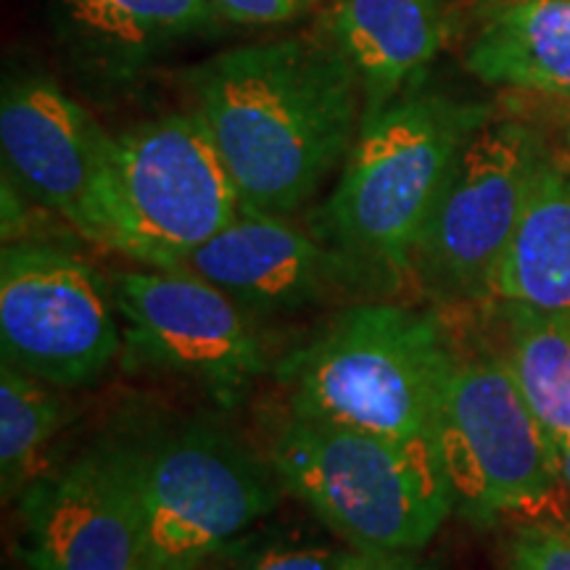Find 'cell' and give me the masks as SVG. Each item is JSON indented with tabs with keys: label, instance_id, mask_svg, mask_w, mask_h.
<instances>
[{
	"label": "cell",
	"instance_id": "6da1fadb",
	"mask_svg": "<svg viewBox=\"0 0 570 570\" xmlns=\"http://www.w3.org/2000/svg\"><path fill=\"white\" fill-rule=\"evenodd\" d=\"M188 88L244 212L302 209L362 125L360 82L327 38L230 48L190 71Z\"/></svg>",
	"mask_w": 570,
	"mask_h": 570
},
{
	"label": "cell",
	"instance_id": "7a4b0ae2",
	"mask_svg": "<svg viewBox=\"0 0 570 570\" xmlns=\"http://www.w3.org/2000/svg\"><path fill=\"white\" fill-rule=\"evenodd\" d=\"M489 106L412 82L362 117L317 235L365 267L383 288L410 281L412 252L449 173Z\"/></svg>",
	"mask_w": 570,
	"mask_h": 570
},
{
	"label": "cell",
	"instance_id": "3957f363",
	"mask_svg": "<svg viewBox=\"0 0 570 570\" xmlns=\"http://www.w3.org/2000/svg\"><path fill=\"white\" fill-rule=\"evenodd\" d=\"M458 352L428 312L354 304L283 365L288 415L436 444Z\"/></svg>",
	"mask_w": 570,
	"mask_h": 570
},
{
	"label": "cell",
	"instance_id": "277c9868",
	"mask_svg": "<svg viewBox=\"0 0 570 570\" xmlns=\"http://www.w3.org/2000/svg\"><path fill=\"white\" fill-rule=\"evenodd\" d=\"M267 458L285 494L352 550L420 552L454 512L428 441L288 415Z\"/></svg>",
	"mask_w": 570,
	"mask_h": 570
},
{
	"label": "cell",
	"instance_id": "5b68a950",
	"mask_svg": "<svg viewBox=\"0 0 570 570\" xmlns=\"http://www.w3.org/2000/svg\"><path fill=\"white\" fill-rule=\"evenodd\" d=\"M273 462L230 431L190 423L142 444L135 570H204L283 497Z\"/></svg>",
	"mask_w": 570,
	"mask_h": 570
},
{
	"label": "cell",
	"instance_id": "8992f818",
	"mask_svg": "<svg viewBox=\"0 0 570 570\" xmlns=\"http://www.w3.org/2000/svg\"><path fill=\"white\" fill-rule=\"evenodd\" d=\"M238 214V188L196 111L114 138V254L177 269Z\"/></svg>",
	"mask_w": 570,
	"mask_h": 570
},
{
	"label": "cell",
	"instance_id": "52a82bcc",
	"mask_svg": "<svg viewBox=\"0 0 570 570\" xmlns=\"http://www.w3.org/2000/svg\"><path fill=\"white\" fill-rule=\"evenodd\" d=\"M544 138L520 119L489 117L470 135L412 252L410 277L433 302H489L491 281L520 223Z\"/></svg>",
	"mask_w": 570,
	"mask_h": 570
},
{
	"label": "cell",
	"instance_id": "ba28073f",
	"mask_svg": "<svg viewBox=\"0 0 570 570\" xmlns=\"http://www.w3.org/2000/svg\"><path fill=\"white\" fill-rule=\"evenodd\" d=\"M436 446L454 512L475 523L544 510L562 491L554 441L502 354L458 356Z\"/></svg>",
	"mask_w": 570,
	"mask_h": 570
},
{
	"label": "cell",
	"instance_id": "9c48e42d",
	"mask_svg": "<svg viewBox=\"0 0 570 570\" xmlns=\"http://www.w3.org/2000/svg\"><path fill=\"white\" fill-rule=\"evenodd\" d=\"M0 348L6 362L56 389L98 381L122 352L111 277L46 240L3 244Z\"/></svg>",
	"mask_w": 570,
	"mask_h": 570
},
{
	"label": "cell",
	"instance_id": "30bf717a",
	"mask_svg": "<svg viewBox=\"0 0 570 570\" xmlns=\"http://www.w3.org/2000/svg\"><path fill=\"white\" fill-rule=\"evenodd\" d=\"M127 365L202 389L223 407L244 402L267 370L252 315L217 285L185 269L111 275Z\"/></svg>",
	"mask_w": 570,
	"mask_h": 570
},
{
	"label": "cell",
	"instance_id": "8fae6325",
	"mask_svg": "<svg viewBox=\"0 0 570 570\" xmlns=\"http://www.w3.org/2000/svg\"><path fill=\"white\" fill-rule=\"evenodd\" d=\"M146 441L104 439L42 470L17 499L27 570H135Z\"/></svg>",
	"mask_w": 570,
	"mask_h": 570
},
{
	"label": "cell",
	"instance_id": "7c38bea8",
	"mask_svg": "<svg viewBox=\"0 0 570 570\" xmlns=\"http://www.w3.org/2000/svg\"><path fill=\"white\" fill-rule=\"evenodd\" d=\"M0 146L6 167L42 206L90 244L114 246V135L46 77L3 88Z\"/></svg>",
	"mask_w": 570,
	"mask_h": 570
},
{
	"label": "cell",
	"instance_id": "4fadbf2b",
	"mask_svg": "<svg viewBox=\"0 0 570 570\" xmlns=\"http://www.w3.org/2000/svg\"><path fill=\"white\" fill-rule=\"evenodd\" d=\"M177 269L235 298L248 315H294L377 288L365 267L281 214L244 212Z\"/></svg>",
	"mask_w": 570,
	"mask_h": 570
},
{
	"label": "cell",
	"instance_id": "5bb4252c",
	"mask_svg": "<svg viewBox=\"0 0 570 570\" xmlns=\"http://www.w3.org/2000/svg\"><path fill=\"white\" fill-rule=\"evenodd\" d=\"M325 32L354 69L365 117L423 80L446 46L449 9L446 0H338Z\"/></svg>",
	"mask_w": 570,
	"mask_h": 570
},
{
	"label": "cell",
	"instance_id": "9a60e30c",
	"mask_svg": "<svg viewBox=\"0 0 570 570\" xmlns=\"http://www.w3.org/2000/svg\"><path fill=\"white\" fill-rule=\"evenodd\" d=\"M489 302L570 317V164L550 156L539 169Z\"/></svg>",
	"mask_w": 570,
	"mask_h": 570
},
{
	"label": "cell",
	"instance_id": "2e32d148",
	"mask_svg": "<svg viewBox=\"0 0 570 570\" xmlns=\"http://www.w3.org/2000/svg\"><path fill=\"white\" fill-rule=\"evenodd\" d=\"M61 13L77 51L114 77L225 19L214 0H61Z\"/></svg>",
	"mask_w": 570,
	"mask_h": 570
},
{
	"label": "cell",
	"instance_id": "e0dca14e",
	"mask_svg": "<svg viewBox=\"0 0 570 570\" xmlns=\"http://www.w3.org/2000/svg\"><path fill=\"white\" fill-rule=\"evenodd\" d=\"M468 69L489 85L570 96V0H510L470 42Z\"/></svg>",
	"mask_w": 570,
	"mask_h": 570
},
{
	"label": "cell",
	"instance_id": "ac0fdd59",
	"mask_svg": "<svg viewBox=\"0 0 570 570\" xmlns=\"http://www.w3.org/2000/svg\"><path fill=\"white\" fill-rule=\"evenodd\" d=\"M512 377L552 441L570 436V317L499 304Z\"/></svg>",
	"mask_w": 570,
	"mask_h": 570
},
{
	"label": "cell",
	"instance_id": "d6986e66",
	"mask_svg": "<svg viewBox=\"0 0 570 570\" xmlns=\"http://www.w3.org/2000/svg\"><path fill=\"white\" fill-rule=\"evenodd\" d=\"M51 383L11 362L0 367V491L17 502L42 473V458L63 428L67 410Z\"/></svg>",
	"mask_w": 570,
	"mask_h": 570
},
{
	"label": "cell",
	"instance_id": "ffe728a7",
	"mask_svg": "<svg viewBox=\"0 0 570 570\" xmlns=\"http://www.w3.org/2000/svg\"><path fill=\"white\" fill-rule=\"evenodd\" d=\"M346 547L306 529H254L204 570H338Z\"/></svg>",
	"mask_w": 570,
	"mask_h": 570
},
{
	"label": "cell",
	"instance_id": "44dd1931",
	"mask_svg": "<svg viewBox=\"0 0 570 570\" xmlns=\"http://www.w3.org/2000/svg\"><path fill=\"white\" fill-rule=\"evenodd\" d=\"M510 570H570V531L533 523L510 541Z\"/></svg>",
	"mask_w": 570,
	"mask_h": 570
},
{
	"label": "cell",
	"instance_id": "7402d4cb",
	"mask_svg": "<svg viewBox=\"0 0 570 570\" xmlns=\"http://www.w3.org/2000/svg\"><path fill=\"white\" fill-rule=\"evenodd\" d=\"M227 21L246 27L281 24L302 13L312 0H214Z\"/></svg>",
	"mask_w": 570,
	"mask_h": 570
},
{
	"label": "cell",
	"instance_id": "603a6c76",
	"mask_svg": "<svg viewBox=\"0 0 570 570\" xmlns=\"http://www.w3.org/2000/svg\"><path fill=\"white\" fill-rule=\"evenodd\" d=\"M338 570H436L431 562L420 560L417 552L389 550H352L346 547Z\"/></svg>",
	"mask_w": 570,
	"mask_h": 570
},
{
	"label": "cell",
	"instance_id": "cb8c5ba5",
	"mask_svg": "<svg viewBox=\"0 0 570 570\" xmlns=\"http://www.w3.org/2000/svg\"><path fill=\"white\" fill-rule=\"evenodd\" d=\"M554 458H558V473L562 489L570 494V436L554 441Z\"/></svg>",
	"mask_w": 570,
	"mask_h": 570
},
{
	"label": "cell",
	"instance_id": "d4e9b609",
	"mask_svg": "<svg viewBox=\"0 0 570 570\" xmlns=\"http://www.w3.org/2000/svg\"><path fill=\"white\" fill-rule=\"evenodd\" d=\"M568 531H570V525H568Z\"/></svg>",
	"mask_w": 570,
	"mask_h": 570
}]
</instances>
